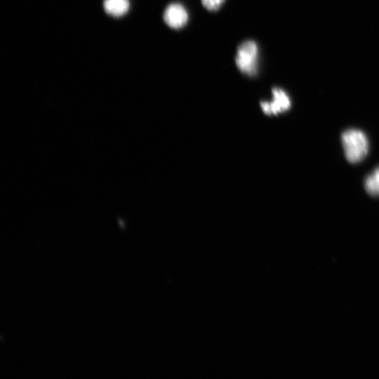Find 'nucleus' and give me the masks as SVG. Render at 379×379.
Returning a JSON list of instances; mask_svg holds the SVG:
<instances>
[{"label":"nucleus","mask_w":379,"mask_h":379,"mask_svg":"<svg viewBox=\"0 0 379 379\" xmlns=\"http://www.w3.org/2000/svg\"><path fill=\"white\" fill-rule=\"evenodd\" d=\"M342 144L347 160L351 163L361 161L368 151V142L366 135L357 129H349L341 136Z\"/></svg>","instance_id":"obj_1"},{"label":"nucleus","mask_w":379,"mask_h":379,"mask_svg":"<svg viewBox=\"0 0 379 379\" xmlns=\"http://www.w3.org/2000/svg\"><path fill=\"white\" fill-rule=\"evenodd\" d=\"M235 63L241 73L251 77L256 75L258 64V47L254 41L246 40L238 46Z\"/></svg>","instance_id":"obj_2"},{"label":"nucleus","mask_w":379,"mask_h":379,"mask_svg":"<svg viewBox=\"0 0 379 379\" xmlns=\"http://www.w3.org/2000/svg\"><path fill=\"white\" fill-rule=\"evenodd\" d=\"M273 98L271 102H261L260 106L267 115H277L287 111L291 106V100L287 93L280 88H273Z\"/></svg>","instance_id":"obj_3"},{"label":"nucleus","mask_w":379,"mask_h":379,"mask_svg":"<svg viewBox=\"0 0 379 379\" xmlns=\"http://www.w3.org/2000/svg\"><path fill=\"white\" fill-rule=\"evenodd\" d=\"M163 18L169 27L179 29L187 25L188 13L181 4L172 3L166 8Z\"/></svg>","instance_id":"obj_4"},{"label":"nucleus","mask_w":379,"mask_h":379,"mask_svg":"<svg viewBox=\"0 0 379 379\" xmlns=\"http://www.w3.org/2000/svg\"><path fill=\"white\" fill-rule=\"evenodd\" d=\"M130 7L128 0H104L103 8L105 11L114 17H120L126 14Z\"/></svg>","instance_id":"obj_5"},{"label":"nucleus","mask_w":379,"mask_h":379,"mask_svg":"<svg viewBox=\"0 0 379 379\" xmlns=\"http://www.w3.org/2000/svg\"><path fill=\"white\" fill-rule=\"evenodd\" d=\"M364 185L369 194L379 196V166L366 178Z\"/></svg>","instance_id":"obj_6"},{"label":"nucleus","mask_w":379,"mask_h":379,"mask_svg":"<svg viewBox=\"0 0 379 379\" xmlns=\"http://www.w3.org/2000/svg\"><path fill=\"white\" fill-rule=\"evenodd\" d=\"M225 0H201L204 7L209 11L219 10Z\"/></svg>","instance_id":"obj_7"}]
</instances>
